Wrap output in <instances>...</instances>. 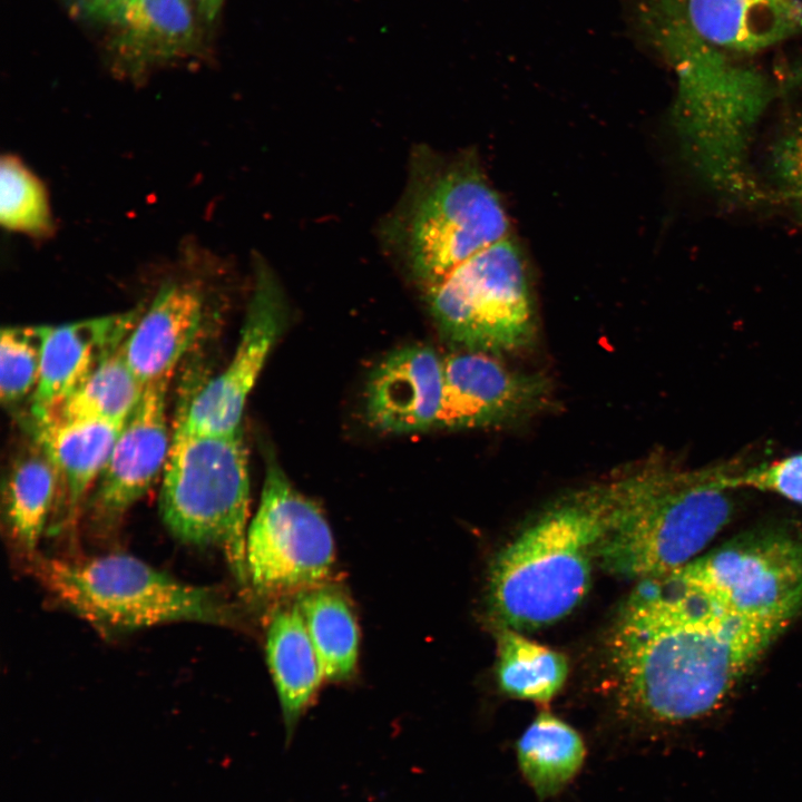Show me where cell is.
<instances>
[{"mask_svg":"<svg viewBox=\"0 0 802 802\" xmlns=\"http://www.w3.org/2000/svg\"><path fill=\"white\" fill-rule=\"evenodd\" d=\"M793 618L737 614L669 574L638 580L610 632L620 695L659 722L717 708Z\"/></svg>","mask_w":802,"mask_h":802,"instance_id":"6da1fadb","label":"cell"},{"mask_svg":"<svg viewBox=\"0 0 802 802\" xmlns=\"http://www.w3.org/2000/svg\"><path fill=\"white\" fill-rule=\"evenodd\" d=\"M632 25L674 71L672 119L684 159L702 183L734 204L769 198L751 164L754 131L780 91L757 68L702 39L663 0H628Z\"/></svg>","mask_w":802,"mask_h":802,"instance_id":"7a4b0ae2","label":"cell"},{"mask_svg":"<svg viewBox=\"0 0 802 802\" xmlns=\"http://www.w3.org/2000/svg\"><path fill=\"white\" fill-rule=\"evenodd\" d=\"M624 479L573 492L546 509L495 558L488 604L500 627L536 629L554 624L586 596L620 501Z\"/></svg>","mask_w":802,"mask_h":802,"instance_id":"3957f363","label":"cell"},{"mask_svg":"<svg viewBox=\"0 0 802 802\" xmlns=\"http://www.w3.org/2000/svg\"><path fill=\"white\" fill-rule=\"evenodd\" d=\"M380 234L422 291L511 236L505 206L476 158H448L427 147L412 151L405 190Z\"/></svg>","mask_w":802,"mask_h":802,"instance_id":"277c9868","label":"cell"},{"mask_svg":"<svg viewBox=\"0 0 802 802\" xmlns=\"http://www.w3.org/2000/svg\"><path fill=\"white\" fill-rule=\"evenodd\" d=\"M722 466L679 469L649 463L624 476L615 518L598 560L627 579L668 574L703 554L728 524L734 505Z\"/></svg>","mask_w":802,"mask_h":802,"instance_id":"5b68a950","label":"cell"},{"mask_svg":"<svg viewBox=\"0 0 802 802\" xmlns=\"http://www.w3.org/2000/svg\"><path fill=\"white\" fill-rule=\"evenodd\" d=\"M32 568L46 588L97 630L123 634L172 622L238 623L218 590L179 580L147 563L111 554L79 560L36 555Z\"/></svg>","mask_w":802,"mask_h":802,"instance_id":"8992f818","label":"cell"},{"mask_svg":"<svg viewBox=\"0 0 802 802\" xmlns=\"http://www.w3.org/2000/svg\"><path fill=\"white\" fill-rule=\"evenodd\" d=\"M248 506V457L242 429L202 432L177 420L162 475V520L177 540L221 550L245 588Z\"/></svg>","mask_w":802,"mask_h":802,"instance_id":"52a82bcc","label":"cell"},{"mask_svg":"<svg viewBox=\"0 0 802 802\" xmlns=\"http://www.w3.org/2000/svg\"><path fill=\"white\" fill-rule=\"evenodd\" d=\"M422 292L438 327L463 350L495 355L521 349L534 338L526 258L511 236Z\"/></svg>","mask_w":802,"mask_h":802,"instance_id":"ba28073f","label":"cell"},{"mask_svg":"<svg viewBox=\"0 0 802 802\" xmlns=\"http://www.w3.org/2000/svg\"><path fill=\"white\" fill-rule=\"evenodd\" d=\"M334 557L325 517L270 458L260 506L247 529L248 587L261 596H295L329 581Z\"/></svg>","mask_w":802,"mask_h":802,"instance_id":"9c48e42d","label":"cell"},{"mask_svg":"<svg viewBox=\"0 0 802 802\" xmlns=\"http://www.w3.org/2000/svg\"><path fill=\"white\" fill-rule=\"evenodd\" d=\"M668 574L727 610L794 618L802 609V537L776 529L745 535Z\"/></svg>","mask_w":802,"mask_h":802,"instance_id":"30bf717a","label":"cell"},{"mask_svg":"<svg viewBox=\"0 0 802 802\" xmlns=\"http://www.w3.org/2000/svg\"><path fill=\"white\" fill-rule=\"evenodd\" d=\"M285 296L274 271L254 257L253 291L229 363L187 401L177 420L192 430L231 433L241 429L247 397L283 329Z\"/></svg>","mask_w":802,"mask_h":802,"instance_id":"8fae6325","label":"cell"},{"mask_svg":"<svg viewBox=\"0 0 802 802\" xmlns=\"http://www.w3.org/2000/svg\"><path fill=\"white\" fill-rule=\"evenodd\" d=\"M172 375L146 385L117 437L88 508L97 527L116 524L163 475L172 442L166 410Z\"/></svg>","mask_w":802,"mask_h":802,"instance_id":"7c38bea8","label":"cell"},{"mask_svg":"<svg viewBox=\"0 0 802 802\" xmlns=\"http://www.w3.org/2000/svg\"><path fill=\"white\" fill-rule=\"evenodd\" d=\"M205 258L186 251L183 268L159 285L120 345L125 360L145 384L173 374L200 330L208 297L200 268Z\"/></svg>","mask_w":802,"mask_h":802,"instance_id":"4fadbf2b","label":"cell"},{"mask_svg":"<svg viewBox=\"0 0 802 802\" xmlns=\"http://www.w3.org/2000/svg\"><path fill=\"white\" fill-rule=\"evenodd\" d=\"M444 389L437 428L473 429L522 419L548 394L541 375L510 370L493 354L461 350L443 358Z\"/></svg>","mask_w":802,"mask_h":802,"instance_id":"5bb4252c","label":"cell"},{"mask_svg":"<svg viewBox=\"0 0 802 802\" xmlns=\"http://www.w3.org/2000/svg\"><path fill=\"white\" fill-rule=\"evenodd\" d=\"M443 389V358L428 345L399 349L378 364L368 381V420L390 433L437 428Z\"/></svg>","mask_w":802,"mask_h":802,"instance_id":"9a60e30c","label":"cell"},{"mask_svg":"<svg viewBox=\"0 0 802 802\" xmlns=\"http://www.w3.org/2000/svg\"><path fill=\"white\" fill-rule=\"evenodd\" d=\"M88 8L111 26L113 48L128 74L187 58L199 46L202 20L190 0H109Z\"/></svg>","mask_w":802,"mask_h":802,"instance_id":"2e32d148","label":"cell"},{"mask_svg":"<svg viewBox=\"0 0 802 802\" xmlns=\"http://www.w3.org/2000/svg\"><path fill=\"white\" fill-rule=\"evenodd\" d=\"M140 313L141 309L137 307L61 325H45L40 373L31 394L32 420L49 417L114 353Z\"/></svg>","mask_w":802,"mask_h":802,"instance_id":"e0dca14e","label":"cell"},{"mask_svg":"<svg viewBox=\"0 0 802 802\" xmlns=\"http://www.w3.org/2000/svg\"><path fill=\"white\" fill-rule=\"evenodd\" d=\"M705 41L751 55L802 32V0H663Z\"/></svg>","mask_w":802,"mask_h":802,"instance_id":"ac0fdd59","label":"cell"},{"mask_svg":"<svg viewBox=\"0 0 802 802\" xmlns=\"http://www.w3.org/2000/svg\"><path fill=\"white\" fill-rule=\"evenodd\" d=\"M123 426L95 420H32L37 446L58 473L61 521L71 524L76 518L99 479Z\"/></svg>","mask_w":802,"mask_h":802,"instance_id":"d6986e66","label":"cell"},{"mask_svg":"<svg viewBox=\"0 0 802 802\" xmlns=\"http://www.w3.org/2000/svg\"><path fill=\"white\" fill-rule=\"evenodd\" d=\"M266 659L285 722L293 724L324 679L296 602L276 607L266 630Z\"/></svg>","mask_w":802,"mask_h":802,"instance_id":"ffe728a7","label":"cell"},{"mask_svg":"<svg viewBox=\"0 0 802 802\" xmlns=\"http://www.w3.org/2000/svg\"><path fill=\"white\" fill-rule=\"evenodd\" d=\"M315 648L325 681L343 682L355 674L360 630L354 609L330 581L294 596Z\"/></svg>","mask_w":802,"mask_h":802,"instance_id":"44dd1931","label":"cell"},{"mask_svg":"<svg viewBox=\"0 0 802 802\" xmlns=\"http://www.w3.org/2000/svg\"><path fill=\"white\" fill-rule=\"evenodd\" d=\"M58 493V473L39 447L12 464L4 488L6 519L11 538L31 559Z\"/></svg>","mask_w":802,"mask_h":802,"instance_id":"7402d4cb","label":"cell"},{"mask_svg":"<svg viewBox=\"0 0 802 802\" xmlns=\"http://www.w3.org/2000/svg\"><path fill=\"white\" fill-rule=\"evenodd\" d=\"M520 769L540 798L559 792L585 759L580 735L563 720L541 711L517 744Z\"/></svg>","mask_w":802,"mask_h":802,"instance_id":"603a6c76","label":"cell"},{"mask_svg":"<svg viewBox=\"0 0 802 802\" xmlns=\"http://www.w3.org/2000/svg\"><path fill=\"white\" fill-rule=\"evenodd\" d=\"M568 671L564 654L525 637L516 629L500 627L496 675L505 694L546 703L563 688Z\"/></svg>","mask_w":802,"mask_h":802,"instance_id":"cb8c5ba5","label":"cell"},{"mask_svg":"<svg viewBox=\"0 0 802 802\" xmlns=\"http://www.w3.org/2000/svg\"><path fill=\"white\" fill-rule=\"evenodd\" d=\"M146 385L129 366L119 346L47 418L125 424Z\"/></svg>","mask_w":802,"mask_h":802,"instance_id":"d4e9b609","label":"cell"},{"mask_svg":"<svg viewBox=\"0 0 802 802\" xmlns=\"http://www.w3.org/2000/svg\"><path fill=\"white\" fill-rule=\"evenodd\" d=\"M0 223L10 232L32 237H45L53 229L45 185L13 155L0 162Z\"/></svg>","mask_w":802,"mask_h":802,"instance_id":"484cf974","label":"cell"},{"mask_svg":"<svg viewBox=\"0 0 802 802\" xmlns=\"http://www.w3.org/2000/svg\"><path fill=\"white\" fill-rule=\"evenodd\" d=\"M45 325L9 326L0 335V399L12 405L32 394L39 379Z\"/></svg>","mask_w":802,"mask_h":802,"instance_id":"4316f807","label":"cell"},{"mask_svg":"<svg viewBox=\"0 0 802 802\" xmlns=\"http://www.w3.org/2000/svg\"><path fill=\"white\" fill-rule=\"evenodd\" d=\"M720 482L727 489L751 488L802 505V452L744 470L724 464Z\"/></svg>","mask_w":802,"mask_h":802,"instance_id":"83f0119b","label":"cell"},{"mask_svg":"<svg viewBox=\"0 0 802 802\" xmlns=\"http://www.w3.org/2000/svg\"><path fill=\"white\" fill-rule=\"evenodd\" d=\"M769 174L775 194L802 215V114L790 121L773 143Z\"/></svg>","mask_w":802,"mask_h":802,"instance_id":"f1b7e54d","label":"cell"},{"mask_svg":"<svg viewBox=\"0 0 802 802\" xmlns=\"http://www.w3.org/2000/svg\"><path fill=\"white\" fill-rule=\"evenodd\" d=\"M203 23L214 22L223 8L225 0H190Z\"/></svg>","mask_w":802,"mask_h":802,"instance_id":"f546056e","label":"cell"},{"mask_svg":"<svg viewBox=\"0 0 802 802\" xmlns=\"http://www.w3.org/2000/svg\"><path fill=\"white\" fill-rule=\"evenodd\" d=\"M802 85V67L795 68L789 72L784 82L781 85L782 90L791 89Z\"/></svg>","mask_w":802,"mask_h":802,"instance_id":"4dcf8cb0","label":"cell"},{"mask_svg":"<svg viewBox=\"0 0 802 802\" xmlns=\"http://www.w3.org/2000/svg\"><path fill=\"white\" fill-rule=\"evenodd\" d=\"M106 1H109V0H87L88 7H91V6H95V4H99V3H102V2H106Z\"/></svg>","mask_w":802,"mask_h":802,"instance_id":"1f68e13d","label":"cell"}]
</instances>
